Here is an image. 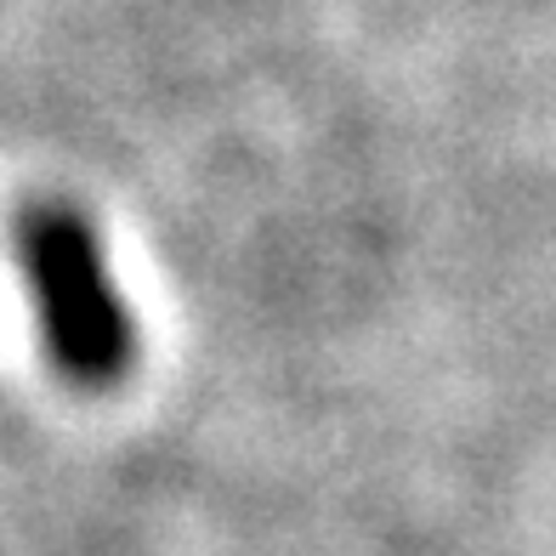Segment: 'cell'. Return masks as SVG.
I'll return each instance as SVG.
<instances>
[{
	"label": "cell",
	"mask_w": 556,
	"mask_h": 556,
	"mask_svg": "<svg viewBox=\"0 0 556 556\" xmlns=\"http://www.w3.org/2000/svg\"><path fill=\"white\" fill-rule=\"evenodd\" d=\"M12 256L40 324L46 364L74 392H119L137 375L142 341L91 216L68 199H29L12 222Z\"/></svg>",
	"instance_id": "1"
}]
</instances>
